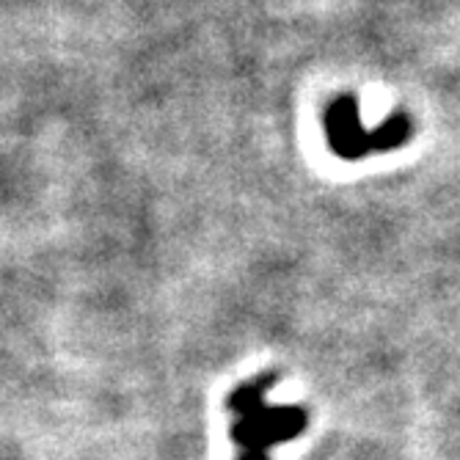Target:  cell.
<instances>
[{"mask_svg": "<svg viewBox=\"0 0 460 460\" xmlns=\"http://www.w3.org/2000/svg\"><path fill=\"white\" fill-rule=\"evenodd\" d=\"M279 375L262 372L257 378L240 384L226 405L234 413L232 441L237 444V460H270V449L301 438L309 428V413L304 405H273L268 392L276 386Z\"/></svg>", "mask_w": 460, "mask_h": 460, "instance_id": "cell-1", "label": "cell"}, {"mask_svg": "<svg viewBox=\"0 0 460 460\" xmlns=\"http://www.w3.org/2000/svg\"><path fill=\"white\" fill-rule=\"evenodd\" d=\"M325 138L345 160H358L372 152H389L411 138V119L405 113H392L378 130H367L358 116V102L350 94L337 97L325 111Z\"/></svg>", "mask_w": 460, "mask_h": 460, "instance_id": "cell-2", "label": "cell"}]
</instances>
